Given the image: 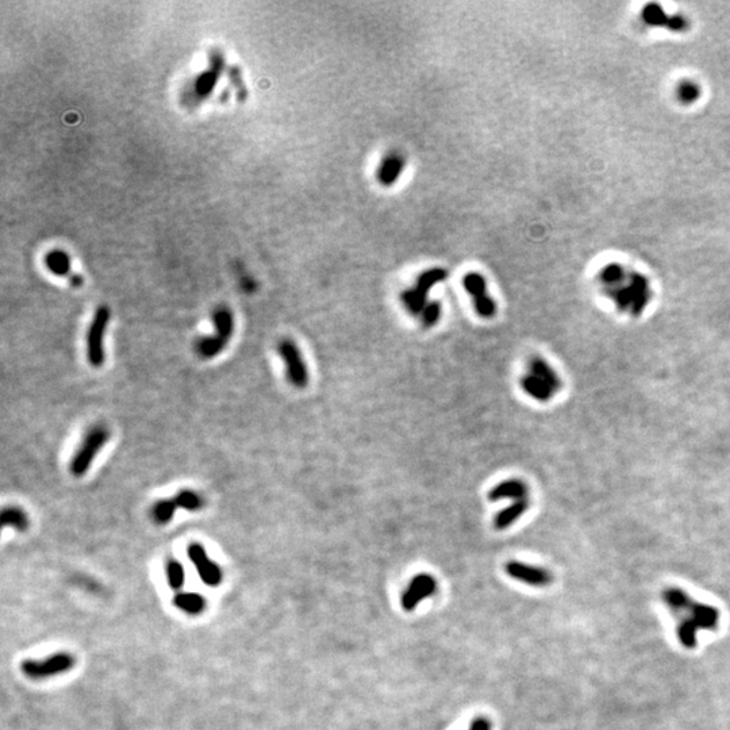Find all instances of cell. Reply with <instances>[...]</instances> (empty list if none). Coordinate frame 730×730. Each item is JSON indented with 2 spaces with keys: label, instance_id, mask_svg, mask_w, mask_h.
<instances>
[{
  "label": "cell",
  "instance_id": "obj_1",
  "mask_svg": "<svg viewBox=\"0 0 730 730\" xmlns=\"http://www.w3.org/2000/svg\"><path fill=\"white\" fill-rule=\"evenodd\" d=\"M625 276L623 267L609 265L602 272V283L623 311L640 315L650 301L649 283L641 275L632 274L627 276V283L623 284Z\"/></svg>",
  "mask_w": 730,
  "mask_h": 730
},
{
  "label": "cell",
  "instance_id": "obj_2",
  "mask_svg": "<svg viewBox=\"0 0 730 730\" xmlns=\"http://www.w3.org/2000/svg\"><path fill=\"white\" fill-rule=\"evenodd\" d=\"M108 440L110 431L103 425H96L88 430L80 447L75 452L70 460V473L76 477H82L83 475H86L89 471L95 457L102 451Z\"/></svg>",
  "mask_w": 730,
  "mask_h": 730
},
{
  "label": "cell",
  "instance_id": "obj_3",
  "mask_svg": "<svg viewBox=\"0 0 730 730\" xmlns=\"http://www.w3.org/2000/svg\"><path fill=\"white\" fill-rule=\"evenodd\" d=\"M110 308L99 306L87 332V359L95 368L102 366L106 359L105 353V334L110 323Z\"/></svg>",
  "mask_w": 730,
  "mask_h": 730
},
{
  "label": "cell",
  "instance_id": "obj_4",
  "mask_svg": "<svg viewBox=\"0 0 730 730\" xmlns=\"http://www.w3.org/2000/svg\"><path fill=\"white\" fill-rule=\"evenodd\" d=\"M75 666V659L69 653H56L45 659H27L22 663L21 669L24 676L33 680L47 679L70 671Z\"/></svg>",
  "mask_w": 730,
  "mask_h": 730
},
{
  "label": "cell",
  "instance_id": "obj_5",
  "mask_svg": "<svg viewBox=\"0 0 730 730\" xmlns=\"http://www.w3.org/2000/svg\"><path fill=\"white\" fill-rule=\"evenodd\" d=\"M278 353L285 365L287 379L291 386L304 388L308 385V369L295 341L284 338L278 344Z\"/></svg>",
  "mask_w": 730,
  "mask_h": 730
},
{
  "label": "cell",
  "instance_id": "obj_6",
  "mask_svg": "<svg viewBox=\"0 0 730 730\" xmlns=\"http://www.w3.org/2000/svg\"><path fill=\"white\" fill-rule=\"evenodd\" d=\"M463 285L472 297L477 315L486 320L493 318L496 313V304L494 299L487 294L486 279L480 274L471 272L463 278Z\"/></svg>",
  "mask_w": 730,
  "mask_h": 730
},
{
  "label": "cell",
  "instance_id": "obj_7",
  "mask_svg": "<svg viewBox=\"0 0 730 730\" xmlns=\"http://www.w3.org/2000/svg\"><path fill=\"white\" fill-rule=\"evenodd\" d=\"M437 591V580L429 574H418L408 583V588L402 595V607L406 611H412L415 607Z\"/></svg>",
  "mask_w": 730,
  "mask_h": 730
},
{
  "label": "cell",
  "instance_id": "obj_8",
  "mask_svg": "<svg viewBox=\"0 0 730 730\" xmlns=\"http://www.w3.org/2000/svg\"><path fill=\"white\" fill-rule=\"evenodd\" d=\"M505 571L510 578L532 587H546L553 581V576L549 571L516 560L509 561L505 565Z\"/></svg>",
  "mask_w": 730,
  "mask_h": 730
},
{
  "label": "cell",
  "instance_id": "obj_9",
  "mask_svg": "<svg viewBox=\"0 0 730 730\" xmlns=\"http://www.w3.org/2000/svg\"><path fill=\"white\" fill-rule=\"evenodd\" d=\"M187 552L202 581L210 587H218L222 581V569L207 556L204 548L199 544H193Z\"/></svg>",
  "mask_w": 730,
  "mask_h": 730
},
{
  "label": "cell",
  "instance_id": "obj_10",
  "mask_svg": "<svg viewBox=\"0 0 730 730\" xmlns=\"http://www.w3.org/2000/svg\"><path fill=\"white\" fill-rule=\"evenodd\" d=\"M528 495H529V487L525 482H522L519 479H510V480H505V482L496 484L494 489H491V491L489 493V498L493 502L503 500V499H510V500L516 502V500L528 499Z\"/></svg>",
  "mask_w": 730,
  "mask_h": 730
},
{
  "label": "cell",
  "instance_id": "obj_11",
  "mask_svg": "<svg viewBox=\"0 0 730 730\" xmlns=\"http://www.w3.org/2000/svg\"><path fill=\"white\" fill-rule=\"evenodd\" d=\"M405 168V158L398 153H391L385 157L382 161L379 170H378V179L383 186H392Z\"/></svg>",
  "mask_w": 730,
  "mask_h": 730
},
{
  "label": "cell",
  "instance_id": "obj_12",
  "mask_svg": "<svg viewBox=\"0 0 730 730\" xmlns=\"http://www.w3.org/2000/svg\"><path fill=\"white\" fill-rule=\"evenodd\" d=\"M213 323H214L215 333L219 340L229 344L233 332H234V317L229 307L221 306L215 308L213 314Z\"/></svg>",
  "mask_w": 730,
  "mask_h": 730
},
{
  "label": "cell",
  "instance_id": "obj_13",
  "mask_svg": "<svg viewBox=\"0 0 730 730\" xmlns=\"http://www.w3.org/2000/svg\"><path fill=\"white\" fill-rule=\"evenodd\" d=\"M529 509V500L528 499H522V500H516L513 502L510 506H507L506 509L500 510L494 518V528L496 530H505L507 528H510L512 525H514L518 518L523 516Z\"/></svg>",
  "mask_w": 730,
  "mask_h": 730
},
{
  "label": "cell",
  "instance_id": "obj_14",
  "mask_svg": "<svg viewBox=\"0 0 730 730\" xmlns=\"http://www.w3.org/2000/svg\"><path fill=\"white\" fill-rule=\"evenodd\" d=\"M521 386L529 396L542 403L549 402L556 394L552 387L532 373H528L521 379Z\"/></svg>",
  "mask_w": 730,
  "mask_h": 730
},
{
  "label": "cell",
  "instance_id": "obj_15",
  "mask_svg": "<svg viewBox=\"0 0 730 730\" xmlns=\"http://www.w3.org/2000/svg\"><path fill=\"white\" fill-rule=\"evenodd\" d=\"M529 373L537 376L538 379L544 380L546 385L552 387L555 389V392L558 394V391L561 389L563 383H561V379L558 378L556 371L548 364L544 359L535 356L529 360Z\"/></svg>",
  "mask_w": 730,
  "mask_h": 730
},
{
  "label": "cell",
  "instance_id": "obj_16",
  "mask_svg": "<svg viewBox=\"0 0 730 730\" xmlns=\"http://www.w3.org/2000/svg\"><path fill=\"white\" fill-rule=\"evenodd\" d=\"M222 66H223L222 54L219 52H213L211 53V69L207 73L202 75V77L196 83V91H198L199 96H207L213 91Z\"/></svg>",
  "mask_w": 730,
  "mask_h": 730
},
{
  "label": "cell",
  "instance_id": "obj_17",
  "mask_svg": "<svg viewBox=\"0 0 730 730\" xmlns=\"http://www.w3.org/2000/svg\"><path fill=\"white\" fill-rule=\"evenodd\" d=\"M447 279H448V271L447 269H444V268H431V269L422 272L418 276L417 284L414 287V291L419 297L428 299L430 288H433L435 284H438L441 281H445Z\"/></svg>",
  "mask_w": 730,
  "mask_h": 730
},
{
  "label": "cell",
  "instance_id": "obj_18",
  "mask_svg": "<svg viewBox=\"0 0 730 730\" xmlns=\"http://www.w3.org/2000/svg\"><path fill=\"white\" fill-rule=\"evenodd\" d=\"M173 603L177 609L191 616H198L206 609L204 598L196 593H179L173 598Z\"/></svg>",
  "mask_w": 730,
  "mask_h": 730
},
{
  "label": "cell",
  "instance_id": "obj_19",
  "mask_svg": "<svg viewBox=\"0 0 730 730\" xmlns=\"http://www.w3.org/2000/svg\"><path fill=\"white\" fill-rule=\"evenodd\" d=\"M1 526L3 528H14L18 532H24L29 528V516L17 506H8L4 507L1 512Z\"/></svg>",
  "mask_w": 730,
  "mask_h": 730
},
{
  "label": "cell",
  "instance_id": "obj_20",
  "mask_svg": "<svg viewBox=\"0 0 730 730\" xmlns=\"http://www.w3.org/2000/svg\"><path fill=\"white\" fill-rule=\"evenodd\" d=\"M226 343L219 340L214 334L204 336L195 343V350L202 359H213L226 348Z\"/></svg>",
  "mask_w": 730,
  "mask_h": 730
},
{
  "label": "cell",
  "instance_id": "obj_21",
  "mask_svg": "<svg viewBox=\"0 0 730 730\" xmlns=\"http://www.w3.org/2000/svg\"><path fill=\"white\" fill-rule=\"evenodd\" d=\"M176 510H177V506H176L173 498L161 499V500H157L151 506V518L157 525H167L168 522L172 521Z\"/></svg>",
  "mask_w": 730,
  "mask_h": 730
},
{
  "label": "cell",
  "instance_id": "obj_22",
  "mask_svg": "<svg viewBox=\"0 0 730 730\" xmlns=\"http://www.w3.org/2000/svg\"><path fill=\"white\" fill-rule=\"evenodd\" d=\"M173 500L177 509H184L187 512H199L204 505L202 496L191 490H183L177 493L173 496Z\"/></svg>",
  "mask_w": 730,
  "mask_h": 730
},
{
  "label": "cell",
  "instance_id": "obj_23",
  "mask_svg": "<svg viewBox=\"0 0 730 730\" xmlns=\"http://www.w3.org/2000/svg\"><path fill=\"white\" fill-rule=\"evenodd\" d=\"M401 298H402V301H403V306L406 307V310L411 315H421L424 308H425V306H426V303H428V299L419 297L414 291V288L405 290L402 292Z\"/></svg>",
  "mask_w": 730,
  "mask_h": 730
},
{
  "label": "cell",
  "instance_id": "obj_24",
  "mask_svg": "<svg viewBox=\"0 0 730 730\" xmlns=\"http://www.w3.org/2000/svg\"><path fill=\"white\" fill-rule=\"evenodd\" d=\"M46 265L47 268L59 275V276H68L70 271L69 258L63 252H53L46 258Z\"/></svg>",
  "mask_w": 730,
  "mask_h": 730
},
{
  "label": "cell",
  "instance_id": "obj_25",
  "mask_svg": "<svg viewBox=\"0 0 730 730\" xmlns=\"http://www.w3.org/2000/svg\"><path fill=\"white\" fill-rule=\"evenodd\" d=\"M644 18L646 23L652 26H668L672 27L673 18H666V13L656 4H649L644 10Z\"/></svg>",
  "mask_w": 730,
  "mask_h": 730
},
{
  "label": "cell",
  "instance_id": "obj_26",
  "mask_svg": "<svg viewBox=\"0 0 730 730\" xmlns=\"http://www.w3.org/2000/svg\"><path fill=\"white\" fill-rule=\"evenodd\" d=\"M167 578H168V583H170V586H171V588H173V590H179V588L183 587L184 579H186V574H184V568H183L180 561H177V560H170L168 561Z\"/></svg>",
  "mask_w": 730,
  "mask_h": 730
},
{
  "label": "cell",
  "instance_id": "obj_27",
  "mask_svg": "<svg viewBox=\"0 0 730 730\" xmlns=\"http://www.w3.org/2000/svg\"><path fill=\"white\" fill-rule=\"evenodd\" d=\"M421 317V323L425 329H430L435 326V323L441 318V304L437 301H428Z\"/></svg>",
  "mask_w": 730,
  "mask_h": 730
},
{
  "label": "cell",
  "instance_id": "obj_28",
  "mask_svg": "<svg viewBox=\"0 0 730 730\" xmlns=\"http://www.w3.org/2000/svg\"><path fill=\"white\" fill-rule=\"evenodd\" d=\"M229 77H230L232 84L236 88L237 99L239 102H245L246 96H248V89L245 88V84H244L241 69L238 66H230L229 68Z\"/></svg>",
  "mask_w": 730,
  "mask_h": 730
},
{
  "label": "cell",
  "instance_id": "obj_29",
  "mask_svg": "<svg viewBox=\"0 0 730 730\" xmlns=\"http://www.w3.org/2000/svg\"><path fill=\"white\" fill-rule=\"evenodd\" d=\"M699 96V88L692 82H683L678 88V98L683 103H692Z\"/></svg>",
  "mask_w": 730,
  "mask_h": 730
},
{
  "label": "cell",
  "instance_id": "obj_30",
  "mask_svg": "<svg viewBox=\"0 0 730 730\" xmlns=\"http://www.w3.org/2000/svg\"><path fill=\"white\" fill-rule=\"evenodd\" d=\"M491 722L490 720L487 718H483V717H479L476 720H473L470 730H491Z\"/></svg>",
  "mask_w": 730,
  "mask_h": 730
}]
</instances>
